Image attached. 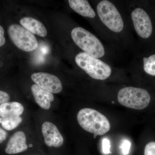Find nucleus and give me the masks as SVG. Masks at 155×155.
<instances>
[{"instance_id":"obj_1","label":"nucleus","mask_w":155,"mask_h":155,"mask_svg":"<svg viewBox=\"0 0 155 155\" xmlns=\"http://www.w3.org/2000/svg\"><path fill=\"white\" fill-rule=\"evenodd\" d=\"M77 120L84 130L96 135H104L110 129V122L106 116L94 109H81L78 114Z\"/></svg>"},{"instance_id":"obj_2","label":"nucleus","mask_w":155,"mask_h":155,"mask_svg":"<svg viewBox=\"0 0 155 155\" xmlns=\"http://www.w3.org/2000/svg\"><path fill=\"white\" fill-rule=\"evenodd\" d=\"M119 104L127 107L143 110L150 106L152 97L145 89L127 87L121 89L117 96Z\"/></svg>"},{"instance_id":"obj_3","label":"nucleus","mask_w":155,"mask_h":155,"mask_svg":"<svg viewBox=\"0 0 155 155\" xmlns=\"http://www.w3.org/2000/svg\"><path fill=\"white\" fill-rule=\"evenodd\" d=\"M71 37L75 44L84 52L97 58L104 55L102 44L96 37L84 28L80 27L73 28Z\"/></svg>"},{"instance_id":"obj_4","label":"nucleus","mask_w":155,"mask_h":155,"mask_svg":"<svg viewBox=\"0 0 155 155\" xmlns=\"http://www.w3.org/2000/svg\"><path fill=\"white\" fill-rule=\"evenodd\" d=\"M75 61L81 69L95 79L105 80L111 75V67L108 64L86 53L78 54Z\"/></svg>"},{"instance_id":"obj_5","label":"nucleus","mask_w":155,"mask_h":155,"mask_svg":"<svg viewBox=\"0 0 155 155\" xmlns=\"http://www.w3.org/2000/svg\"><path fill=\"white\" fill-rule=\"evenodd\" d=\"M97 11L102 22L109 29L115 32L122 31L124 22L114 4L106 0L101 1L98 4Z\"/></svg>"},{"instance_id":"obj_6","label":"nucleus","mask_w":155,"mask_h":155,"mask_svg":"<svg viewBox=\"0 0 155 155\" xmlns=\"http://www.w3.org/2000/svg\"><path fill=\"white\" fill-rule=\"evenodd\" d=\"M8 33L12 42L22 51H32L38 47L35 36L22 25L15 23L11 24L8 28Z\"/></svg>"},{"instance_id":"obj_7","label":"nucleus","mask_w":155,"mask_h":155,"mask_svg":"<svg viewBox=\"0 0 155 155\" xmlns=\"http://www.w3.org/2000/svg\"><path fill=\"white\" fill-rule=\"evenodd\" d=\"M131 18L137 34L142 38L150 37L152 33V24L147 12L143 9L137 8L132 12Z\"/></svg>"},{"instance_id":"obj_8","label":"nucleus","mask_w":155,"mask_h":155,"mask_svg":"<svg viewBox=\"0 0 155 155\" xmlns=\"http://www.w3.org/2000/svg\"><path fill=\"white\" fill-rule=\"evenodd\" d=\"M31 79L39 87L51 93H59L63 89L61 80L52 74L46 72H36L31 75Z\"/></svg>"},{"instance_id":"obj_9","label":"nucleus","mask_w":155,"mask_h":155,"mask_svg":"<svg viewBox=\"0 0 155 155\" xmlns=\"http://www.w3.org/2000/svg\"><path fill=\"white\" fill-rule=\"evenodd\" d=\"M41 130L45 143L48 147H59L63 145L64 138L54 124L45 122L42 125Z\"/></svg>"},{"instance_id":"obj_10","label":"nucleus","mask_w":155,"mask_h":155,"mask_svg":"<svg viewBox=\"0 0 155 155\" xmlns=\"http://www.w3.org/2000/svg\"><path fill=\"white\" fill-rule=\"evenodd\" d=\"M28 149L26 136L23 131H18L10 138L7 146L5 152L8 154H16L23 152Z\"/></svg>"},{"instance_id":"obj_11","label":"nucleus","mask_w":155,"mask_h":155,"mask_svg":"<svg viewBox=\"0 0 155 155\" xmlns=\"http://www.w3.org/2000/svg\"><path fill=\"white\" fill-rule=\"evenodd\" d=\"M31 91L38 105L45 110H49L51 107V102L54 99L52 93L40 88L36 84L31 86Z\"/></svg>"},{"instance_id":"obj_12","label":"nucleus","mask_w":155,"mask_h":155,"mask_svg":"<svg viewBox=\"0 0 155 155\" xmlns=\"http://www.w3.org/2000/svg\"><path fill=\"white\" fill-rule=\"evenodd\" d=\"M19 22L22 26L32 34L42 37H44L47 35L46 28L37 19L32 17H25L20 19Z\"/></svg>"},{"instance_id":"obj_13","label":"nucleus","mask_w":155,"mask_h":155,"mask_svg":"<svg viewBox=\"0 0 155 155\" xmlns=\"http://www.w3.org/2000/svg\"><path fill=\"white\" fill-rule=\"evenodd\" d=\"M69 6L78 14L83 17L94 18L95 13L86 0H69Z\"/></svg>"},{"instance_id":"obj_14","label":"nucleus","mask_w":155,"mask_h":155,"mask_svg":"<svg viewBox=\"0 0 155 155\" xmlns=\"http://www.w3.org/2000/svg\"><path fill=\"white\" fill-rule=\"evenodd\" d=\"M24 110L23 105L17 102H7L0 105V116L2 118L20 116Z\"/></svg>"},{"instance_id":"obj_15","label":"nucleus","mask_w":155,"mask_h":155,"mask_svg":"<svg viewBox=\"0 0 155 155\" xmlns=\"http://www.w3.org/2000/svg\"><path fill=\"white\" fill-rule=\"evenodd\" d=\"M22 122V118L20 116L0 118V123L4 129L8 130L15 129Z\"/></svg>"},{"instance_id":"obj_16","label":"nucleus","mask_w":155,"mask_h":155,"mask_svg":"<svg viewBox=\"0 0 155 155\" xmlns=\"http://www.w3.org/2000/svg\"><path fill=\"white\" fill-rule=\"evenodd\" d=\"M143 61L145 72L148 75L155 76V54L143 58Z\"/></svg>"},{"instance_id":"obj_17","label":"nucleus","mask_w":155,"mask_h":155,"mask_svg":"<svg viewBox=\"0 0 155 155\" xmlns=\"http://www.w3.org/2000/svg\"><path fill=\"white\" fill-rule=\"evenodd\" d=\"M143 155H155V140H151L145 145Z\"/></svg>"},{"instance_id":"obj_18","label":"nucleus","mask_w":155,"mask_h":155,"mask_svg":"<svg viewBox=\"0 0 155 155\" xmlns=\"http://www.w3.org/2000/svg\"><path fill=\"white\" fill-rule=\"evenodd\" d=\"M130 146H131V143L129 140H125L122 141L120 148L122 150L123 154L124 155L128 154L130 151Z\"/></svg>"},{"instance_id":"obj_19","label":"nucleus","mask_w":155,"mask_h":155,"mask_svg":"<svg viewBox=\"0 0 155 155\" xmlns=\"http://www.w3.org/2000/svg\"><path fill=\"white\" fill-rule=\"evenodd\" d=\"M110 143L107 138H104L102 141L103 152L105 154H109L110 153Z\"/></svg>"},{"instance_id":"obj_20","label":"nucleus","mask_w":155,"mask_h":155,"mask_svg":"<svg viewBox=\"0 0 155 155\" xmlns=\"http://www.w3.org/2000/svg\"><path fill=\"white\" fill-rule=\"evenodd\" d=\"M10 99V97L8 94L2 91H0V105L8 102Z\"/></svg>"},{"instance_id":"obj_21","label":"nucleus","mask_w":155,"mask_h":155,"mask_svg":"<svg viewBox=\"0 0 155 155\" xmlns=\"http://www.w3.org/2000/svg\"><path fill=\"white\" fill-rule=\"evenodd\" d=\"M6 42L5 37V30L2 25H0V47L3 46Z\"/></svg>"},{"instance_id":"obj_22","label":"nucleus","mask_w":155,"mask_h":155,"mask_svg":"<svg viewBox=\"0 0 155 155\" xmlns=\"http://www.w3.org/2000/svg\"><path fill=\"white\" fill-rule=\"evenodd\" d=\"M8 134L5 130L0 127V144L5 140Z\"/></svg>"}]
</instances>
